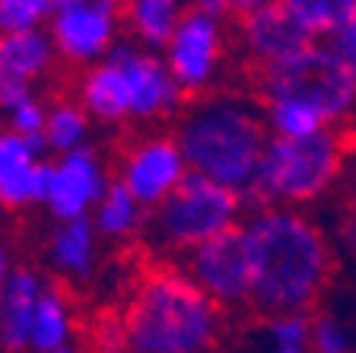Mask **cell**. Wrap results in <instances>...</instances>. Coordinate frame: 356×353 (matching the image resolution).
I'll use <instances>...</instances> for the list:
<instances>
[{"mask_svg": "<svg viewBox=\"0 0 356 353\" xmlns=\"http://www.w3.org/2000/svg\"><path fill=\"white\" fill-rule=\"evenodd\" d=\"M252 261V309L274 318L309 312L331 277V249L309 217L293 207H254L242 223Z\"/></svg>", "mask_w": 356, "mask_h": 353, "instance_id": "1", "label": "cell"}, {"mask_svg": "<svg viewBox=\"0 0 356 353\" xmlns=\"http://www.w3.org/2000/svg\"><path fill=\"white\" fill-rule=\"evenodd\" d=\"M121 324L127 353H213L226 331V309L185 267H153L134 283Z\"/></svg>", "mask_w": 356, "mask_h": 353, "instance_id": "2", "label": "cell"}, {"mask_svg": "<svg viewBox=\"0 0 356 353\" xmlns=\"http://www.w3.org/2000/svg\"><path fill=\"white\" fill-rule=\"evenodd\" d=\"M175 137L191 172L248 194L270 131L264 105L254 99L238 93H207L185 105Z\"/></svg>", "mask_w": 356, "mask_h": 353, "instance_id": "3", "label": "cell"}, {"mask_svg": "<svg viewBox=\"0 0 356 353\" xmlns=\"http://www.w3.org/2000/svg\"><path fill=\"white\" fill-rule=\"evenodd\" d=\"M185 93L159 52L118 42L99 64L80 70L76 102L96 125H159L185 111Z\"/></svg>", "mask_w": 356, "mask_h": 353, "instance_id": "4", "label": "cell"}, {"mask_svg": "<svg viewBox=\"0 0 356 353\" xmlns=\"http://www.w3.org/2000/svg\"><path fill=\"white\" fill-rule=\"evenodd\" d=\"M343 159V134L337 131H318L309 137L270 134L245 201H254V207L309 204L331 188V182L341 175Z\"/></svg>", "mask_w": 356, "mask_h": 353, "instance_id": "5", "label": "cell"}, {"mask_svg": "<svg viewBox=\"0 0 356 353\" xmlns=\"http://www.w3.org/2000/svg\"><path fill=\"white\" fill-rule=\"evenodd\" d=\"M245 194L213 178L188 172L175 191L147 214V242L156 255L185 258L191 249L242 223Z\"/></svg>", "mask_w": 356, "mask_h": 353, "instance_id": "6", "label": "cell"}, {"mask_svg": "<svg viewBox=\"0 0 356 353\" xmlns=\"http://www.w3.org/2000/svg\"><path fill=\"white\" fill-rule=\"evenodd\" d=\"M258 86L264 99L274 96H302L325 111L327 125L343 121L356 109V83L337 64L327 45L312 42L302 52L289 54L270 67L258 70Z\"/></svg>", "mask_w": 356, "mask_h": 353, "instance_id": "7", "label": "cell"}, {"mask_svg": "<svg viewBox=\"0 0 356 353\" xmlns=\"http://www.w3.org/2000/svg\"><path fill=\"white\" fill-rule=\"evenodd\" d=\"M44 29L60 64L86 70L124 42V0H70L64 7H54Z\"/></svg>", "mask_w": 356, "mask_h": 353, "instance_id": "8", "label": "cell"}, {"mask_svg": "<svg viewBox=\"0 0 356 353\" xmlns=\"http://www.w3.org/2000/svg\"><path fill=\"white\" fill-rule=\"evenodd\" d=\"M188 159L175 134L143 131L124 140L115 159V182H121L147 210L163 204L188 175Z\"/></svg>", "mask_w": 356, "mask_h": 353, "instance_id": "9", "label": "cell"}, {"mask_svg": "<svg viewBox=\"0 0 356 353\" xmlns=\"http://www.w3.org/2000/svg\"><path fill=\"white\" fill-rule=\"evenodd\" d=\"M159 54L165 58L172 77H175L185 96H207L210 86L220 77L222 58H226L222 16H213L200 7H188Z\"/></svg>", "mask_w": 356, "mask_h": 353, "instance_id": "10", "label": "cell"}, {"mask_svg": "<svg viewBox=\"0 0 356 353\" xmlns=\"http://www.w3.org/2000/svg\"><path fill=\"white\" fill-rule=\"evenodd\" d=\"M181 267L226 312L252 306V261L242 226H232L191 249L181 258Z\"/></svg>", "mask_w": 356, "mask_h": 353, "instance_id": "11", "label": "cell"}, {"mask_svg": "<svg viewBox=\"0 0 356 353\" xmlns=\"http://www.w3.org/2000/svg\"><path fill=\"white\" fill-rule=\"evenodd\" d=\"M111 182H115V172L108 169V159L92 143L60 153L51 159V175H48V191H44L42 207L54 223L86 220L92 217Z\"/></svg>", "mask_w": 356, "mask_h": 353, "instance_id": "12", "label": "cell"}, {"mask_svg": "<svg viewBox=\"0 0 356 353\" xmlns=\"http://www.w3.org/2000/svg\"><path fill=\"white\" fill-rule=\"evenodd\" d=\"M58 64L48 29L0 32V111L10 115L16 105L38 96V86Z\"/></svg>", "mask_w": 356, "mask_h": 353, "instance_id": "13", "label": "cell"}, {"mask_svg": "<svg viewBox=\"0 0 356 353\" xmlns=\"http://www.w3.org/2000/svg\"><path fill=\"white\" fill-rule=\"evenodd\" d=\"M44 137H26L13 127H0V207L26 210L42 204L48 191L51 159H44Z\"/></svg>", "mask_w": 356, "mask_h": 353, "instance_id": "14", "label": "cell"}, {"mask_svg": "<svg viewBox=\"0 0 356 353\" xmlns=\"http://www.w3.org/2000/svg\"><path fill=\"white\" fill-rule=\"evenodd\" d=\"M238 38H242L245 54L258 64V70L261 67L277 64V61H283V58H289V54L302 52L305 45L315 42V38H312L309 32L286 13V7H283L280 0L242 13Z\"/></svg>", "mask_w": 356, "mask_h": 353, "instance_id": "15", "label": "cell"}, {"mask_svg": "<svg viewBox=\"0 0 356 353\" xmlns=\"http://www.w3.org/2000/svg\"><path fill=\"white\" fill-rule=\"evenodd\" d=\"M48 277L32 265H16L0 287V353H29L32 315Z\"/></svg>", "mask_w": 356, "mask_h": 353, "instance_id": "16", "label": "cell"}, {"mask_svg": "<svg viewBox=\"0 0 356 353\" xmlns=\"http://www.w3.org/2000/svg\"><path fill=\"white\" fill-rule=\"evenodd\" d=\"M99 233L92 220H64L54 223L44 239V261L58 277L83 283L99 267Z\"/></svg>", "mask_w": 356, "mask_h": 353, "instance_id": "17", "label": "cell"}, {"mask_svg": "<svg viewBox=\"0 0 356 353\" xmlns=\"http://www.w3.org/2000/svg\"><path fill=\"white\" fill-rule=\"evenodd\" d=\"M76 340V309L74 299L60 283L48 280L42 299L32 315V334H29V353H54L58 347Z\"/></svg>", "mask_w": 356, "mask_h": 353, "instance_id": "18", "label": "cell"}, {"mask_svg": "<svg viewBox=\"0 0 356 353\" xmlns=\"http://www.w3.org/2000/svg\"><path fill=\"white\" fill-rule=\"evenodd\" d=\"M185 10L188 0H124V29L140 48L163 52Z\"/></svg>", "mask_w": 356, "mask_h": 353, "instance_id": "19", "label": "cell"}, {"mask_svg": "<svg viewBox=\"0 0 356 353\" xmlns=\"http://www.w3.org/2000/svg\"><path fill=\"white\" fill-rule=\"evenodd\" d=\"M147 214L149 210L127 191L124 185L111 182L89 220H92L102 242H131L147 229Z\"/></svg>", "mask_w": 356, "mask_h": 353, "instance_id": "20", "label": "cell"}, {"mask_svg": "<svg viewBox=\"0 0 356 353\" xmlns=\"http://www.w3.org/2000/svg\"><path fill=\"white\" fill-rule=\"evenodd\" d=\"M92 125H96V121L76 102V96L74 99H51V102H48V125H44V147L54 156L89 147Z\"/></svg>", "mask_w": 356, "mask_h": 353, "instance_id": "21", "label": "cell"}, {"mask_svg": "<svg viewBox=\"0 0 356 353\" xmlns=\"http://www.w3.org/2000/svg\"><path fill=\"white\" fill-rule=\"evenodd\" d=\"M264 118H267V131L274 137H309V134L327 131L325 111L302 96L264 99Z\"/></svg>", "mask_w": 356, "mask_h": 353, "instance_id": "22", "label": "cell"}, {"mask_svg": "<svg viewBox=\"0 0 356 353\" xmlns=\"http://www.w3.org/2000/svg\"><path fill=\"white\" fill-rule=\"evenodd\" d=\"M312 38H327L356 16V0H280Z\"/></svg>", "mask_w": 356, "mask_h": 353, "instance_id": "23", "label": "cell"}, {"mask_svg": "<svg viewBox=\"0 0 356 353\" xmlns=\"http://www.w3.org/2000/svg\"><path fill=\"white\" fill-rule=\"evenodd\" d=\"M54 13V0H0V32L44 29Z\"/></svg>", "mask_w": 356, "mask_h": 353, "instance_id": "24", "label": "cell"}, {"mask_svg": "<svg viewBox=\"0 0 356 353\" xmlns=\"http://www.w3.org/2000/svg\"><path fill=\"white\" fill-rule=\"evenodd\" d=\"M312 334L309 312H283L270 318V340L277 350H305Z\"/></svg>", "mask_w": 356, "mask_h": 353, "instance_id": "25", "label": "cell"}, {"mask_svg": "<svg viewBox=\"0 0 356 353\" xmlns=\"http://www.w3.org/2000/svg\"><path fill=\"white\" fill-rule=\"evenodd\" d=\"M309 347H312V353H350V331L337 318L318 315V318H312Z\"/></svg>", "mask_w": 356, "mask_h": 353, "instance_id": "26", "label": "cell"}, {"mask_svg": "<svg viewBox=\"0 0 356 353\" xmlns=\"http://www.w3.org/2000/svg\"><path fill=\"white\" fill-rule=\"evenodd\" d=\"M44 125H48V102L42 96H32L29 102L16 105L7 115V127L26 134V137H44Z\"/></svg>", "mask_w": 356, "mask_h": 353, "instance_id": "27", "label": "cell"}, {"mask_svg": "<svg viewBox=\"0 0 356 353\" xmlns=\"http://www.w3.org/2000/svg\"><path fill=\"white\" fill-rule=\"evenodd\" d=\"M327 52L337 58V64H341L350 74V80L356 83V16L347 26H341L334 36H327Z\"/></svg>", "mask_w": 356, "mask_h": 353, "instance_id": "28", "label": "cell"}, {"mask_svg": "<svg viewBox=\"0 0 356 353\" xmlns=\"http://www.w3.org/2000/svg\"><path fill=\"white\" fill-rule=\"evenodd\" d=\"M96 353H127V340H124V324L118 318H105L96 331Z\"/></svg>", "mask_w": 356, "mask_h": 353, "instance_id": "29", "label": "cell"}, {"mask_svg": "<svg viewBox=\"0 0 356 353\" xmlns=\"http://www.w3.org/2000/svg\"><path fill=\"white\" fill-rule=\"evenodd\" d=\"M13 251H10V245H7V239L0 235V287L7 283V277L13 274Z\"/></svg>", "mask_w": 356, "mask_h": 353, "instance_id": "30", "label": "cell"}, {"mask_svg": "<svg viewBox=\"0 0 356 353\" xmlns=\"http://www.w3.org/2000/svg\"><path fill=\"white\" fill-rule=\"evenodd\" d=\"M232 3H236V0H194V7L207 10V13H213V16H226L232 10Z\"/></svg>", "mask_w": 356, "mask_h": 353, "instance_id": "31", "label": "cell"}, {"mask_svg": "<svg viewBox=\"0 0 356 353\" xmlns=\"http://www.w3.org/2000/svg\"><path fill=\"white\" fill-rule=\"evenodd\" d=\"M267 3H277V0H236V3H232V10H236V13L242 16V13H248V10L267 7Z\"/></svg>", "mask_w": 356, "mask_h": 353, "instance_id": "32", "label": "cell"}, {"mask_svg": "<svg viewBox=\"0 0 356 353\" xmlns=\"http://www.w3.org/2000/svg\"><path fill=\"white\" fill-rule=\"evenodd\" d=\"M54 353H86V350H83V344H80V340H70V344L58 347V350H54Z\"/></svg>", "mask_w": 356, "mask_h": 353, "instance_id": "33", "label": "cell"}, {"mask_svg": "<svg viewBox=\"0 0 356 353\" xmlns=\"http://www.w3.org/2000/svg\"><path fill=\"white\" fill-rule=\"evenodd\" d=\"M274 353H305V350H274Z\"/></svg>", "mask_w": 356, "mask_h": 353, "instance_id": "34", "label": "cell"}, {"mask_svg": "<svg viewBox=\"0 0 356 353\" xmlns=\"http://www.w3.org/2000/svg\"><path fill=\"white\" fill-rule=\"evenodd\" d=\"M0 214H3V207H0Z\"/></svg>", "mask_w": 356, "mask_h": 353, "instance_id": "35", "label": "cell"}]
</instances>
